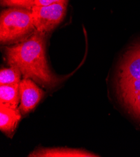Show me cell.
<instances>
[{"mask_svg":"<svg viewBox=\"0 0 140 157\" xmlns=\"http://www.w3.org/2000/svg\"><path fill=\"white\" fill-rule=\"evenodd\" d=\"M35 0H1L3 6L20 8L31 10L34 6Z\"/></svg>","mask_w":140,"mask_h":157,"instance_id":"obj_11","label":"cell"},{"mask_svg":"<svg viewBox=\"0 0 140 157\" xmlns=\"http://www.w3.org/2000/svg\"><path fill=\"white\" fill-rule=\"evenodd\" d=\"M140 78V43L133 46L123 55L117 76V85Z\"/></svg>","mask_w":140,"mask_h":157,"instance_id":"obj_4","label":"cell"},{"mask_svg":"<svg viewBox=\"0 0 140 157\" xmlns=\"http://www.w3.org/2000/svg\"><path fill=\"white\" fill-rule=\"evenodd\" d=\"M45 35L36 30L25 41L6 47L5 54L8 64L18 68L24 78L46 86H55L59 79L52 73L46 62Z\"/></svg>","mask_w":140,"mask_h":157,"instance_id":"obj_1","label":"cell"},{"mask_svg":"<svg viewBox=\"0 0 140 157\" xmlns=\"http://www.w3.org/2000/svg\"><path fill=\"white\" fill-rule=\"evenodd\" d=\"M35 29L31 10L9 8L3 10L0 17V41L7 43L17 40Z\"/></svg>","mask_w":140,"mask_h":157,"instance_id":"obj_2","label":"cell"},{"mask_svg":"<svg viewBox=\"0 0 140 157\" xmlns=\"http://www.w3.org/2000/svg\"><path fill=\"white\" fill-rule=\"evenodd\" d=\"M123 103L133 115L140 119V93Z\"/></svg>","mask_w":140,"mask_h":157,"instance_id":"obj_12","label":"cell"},{"mask_svg":"<svg viewBox=\"0 0 140 157\" xmlns=\"http://www.w3.org/2000/svg\"><path fill=\"white\" fill-rule=\"evenodd\" d=\"M65 3L34 6L31 10L35 28L39 32H50L63 20L67 10Z\"/></svg>","mask_w":140,"mask_h":157,"instance_id":"obj_3","label":"cell"},{"mask_svg":"<svg viewBox=\"0 0 140 157\" xmlns=\"http://www.w3.org/2000/svg\"><path fill=\"white\" fill-rule=\"evenodd\" d=\"M19 90L21 102L19 109L25 115L35 108L45 93L30 78H23L20 82Z\"/></svg>","mask_w":140,"mask_h":157,"instance_id":"obj_5","label":"cell"},{"mask_svg":"<svg viewBox=\"0 0 140 157\" xmlns=\"http://www.w3.org/2000/svg\"><path fill=\"white\" fill-rule=\"evenodd\" d=\"M21 118L19 108H11L0 105V129L11 137Z\"/></svg>","mask_w":140,"mask_h":157,"instance_id":"obj_6","label":"cell"},{"mask_svg":"<svg viewBox=\"0 0 140 157\" xmlns=\"http://www.w3.org/2000/svg\"><path fill=\"white\" fill-rule=\"evenodd\" d=\"M68 0H35L34 6H49L57 3L67 4Z\"/></svg>","mask_w":140,"mask_h":157,"instance_id":"obj_13","label":"cell"},{"mask_svg":"<svg viewBox=\"0 0 140 157\" xmlns=\"http://www.w3.org/2000/svg\"><path fill=\"white\" fill-rule=\"evenodd\" d=\"M29 156L38 157H93L96 155L81 149L66 148H40L29 155Z\"/></svg>","mask_w":140,"mask_h":157,"instance_id":"obj_7","label":"cell"},{"mask_svg":"<svg viewBox=\"0 0 140 157\" xmlns=\"http://www.w3.org/2000/svg\"><path fill=\"white\" fill-rule=\"evenodd\" d=\"M118 95L124 103L140 93V78L119 85H117Z\"/></svg>","mask_w":140,"mask_h":157,"instance_id":"obj_9","label":"cell"},{"mask_svg":"<svg viewBox=\"0 0 140 157\" xmlns=\"http://www.w3.org/2000/svg\"><path fill=\"white\" fill-rule=\"evenodd\" d=\"M21 75L20 71L17 67L2 69L0 71V85L19 84Z\"/></svg>","mask_w":140,"mask_h":157,"instance_id":"obj_10","label":"cell"},{"mask_svg":"<svg viewBox=\"0 0 140 157\" xmlns=\"http://www.w3.org/2000/svg\"><path fill=\"white\" fill-rule=\"evenodd\" d=\"M19 84L0 86V105L11 108H17L20 100Z\"/></svg>","mask_w":140,"mask_h":157,"instance_id":"obj_8","label":"cell"}]
</instances>
